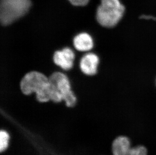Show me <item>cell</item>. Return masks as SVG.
<instances>
[{
  "mask_svg": "<svg viewBox=\"0 0 156 155\" xmlns=\"http://www.w3.org/2000/svg\"><path fill=\"white\" fill-rule=\"evenodd\" d=\"M20 89L24 95L35 93L40 102L51 100V87L49 79L40 72L32 71L27 73L21 81Z\"/></svg>",
  "mask_w": 156,
  "mask_h": 155,
  "instance_id": "6da1fadb",
  "label": "cell"
},
{
  "mask_svg": "<svg viewBox=\"0 0 156 155\" xmlns=\"http://www.w3.org/2000/svg\"><path fill=\"white\" fill-rule=\"evenodd\" d=\"M125 11L126 7L121 0H101L96 18L101 26L111 28L121 20Z\"/></svg>",
  "mask_w": 156,
  "mask_h": 155,
  "instance_id": "7a4b0ae2",
  "label": "cell"
},
{
  "mask_svg": "<svg viewBox=\"0 0 156 155\" xmlns=\"http://www.w3.org/2000/svg\"><path fill=\"white\" fill-rule=\"evenodd\" d=\"M51 87V100L56 103L65 101L66 105L73 107L76 102V98L71 90L68 77L60 72H55L49 78Z\"/></svg>",
  "mask_w": 156,
  "mask_h": 155,
  "instance_id": "3957f363",
  "label": "cell"
},
{
  "mask_svg": "<svg viewBox=\"0 0 156 155\" xmlns=\"http://www.w3.org/2000/svg\"><path fill=\"white\" fill-rule=\"evenodd\" d=\"M30 0H1L0 21L3 26L10 25L27 13Z\"/></svg>",
  "mask_w": 156,
  "mask_h": 155,
  "instance_id": "277c9868",
  "label": "cell"
},
{
  "mask_svg": "<svg viewBox=\"0 0 156 155\" xmlns=\"http://www.w3.org/2000/svg\"><path fill=\"white\" fill-rule=\"evenodd\" d=\"M75 54L69 47H65L61 50L56 51L53 56L55 64L64 70H69L73 66Z\"/></svg>",
  "mask_w": 156,
  "mask_h": 155,
  "instance_id": "5b68a950",
  "label": "cell"
},
{
  "mask_svg": "<svg viewBox=\"0 0 156 155\" xmlns=\"http://www.w3.org/2000/svg\"><path fill=\"white\" fill-rule=\"evenodd\" d=\"M99 63V57L93 53H88L81 58L80 68L83 73L88 76H93L97 73Z\"/></svg>",
  "mask_w": 156,
  "mask_h": 155,
  "instance_id": "8992f818",
  "label": "cell"
},
{
  "mask_svg": "<svg viewBox=\"0 0 156 155\" xmlns=\"http://www.w3.org/2000/svg\"><path fill=\"white\" fill-rule=\"evenodd\" d=\"M73 44L77 50L80 51H89L94 46L91 36L87 33L78 34L73 39Z\"/></svg>",
  "mask_w": 156,
  "mask_h": 155,
  "instance_id": "52a82bcc",
  "label": "cell"
},
{
  "mask_svg": "<svg viewBox=\"0 0 156 155\" xmlns=\"http://www.w3.org/2000/svg\"><path fill=\"white\" fill-rule=\"evenodd\" d=\"M131 148L129 140L125 136L116 138L112 145L114 155H130Z\"/></svg>",
  "mask_w": 156,
  "mask_h": 155,
  "instance_id": "ba28073f",
  "label": "cell"
},
{
  "mask_svg": "<svg viewBox=\"0 0 156 155\" xmlns=\"http://www.w3.org/2000/svg\"><path fill=\"white\" fill-rule=\"evenodd\" d=\"M9 139L8 133L5 130H2L0 133V151L1 152L7 148Z\"/></svg>",
  "mask_w": 156,
  "mask_h": 155,
  "instance_id": "9c48e42d",
  "label": "cell"
},
{
  "mask_svg": "<svg viewBox=\"0 0 156 155\" xmlns=\"http://www.w3.org/2000/svg\"><path fill=\"white\" fill-rule=\"evenodd\" d=\"M147 150L144 146H139L131 148L130 155H147Z\"/></svg>",
  "mask_w": 156,
  "mask_h": 155,
  "instance_id": "30bf717a",
  "label": "cell"
},
{
  "mask_svg": "<svg viewBox=\"0 0 156 155\" xmlns=\"http://www.w3.org/2000/svg\"><path fill=\"white\" fill-rule=\"evenodd\" d=\"M71 4L75 6H84L87 4L89 0H69Z\"/></svg>",
  "mask_w": 156,
  "mask_h": 155,
  "instance_id": "8fae6325",
  "label": "cell"
},
{
  "mask_svg": "<svg viewBox=\"0 0 156 155\" xmlns=\"http://www.w3.org/2000/svg\"><path fill=\"white\" fill-rule=\"evenodd\" d=\"M140 19H147V20L153 19V20H156V17H155L154 16H152V15H142L141 16H140Z\"/></svg>",
  "mask_w": 156,
  "mask_h": 155,
  "instance_id": "7c38bea8",
  "label": "cell"
}]
</instances>
